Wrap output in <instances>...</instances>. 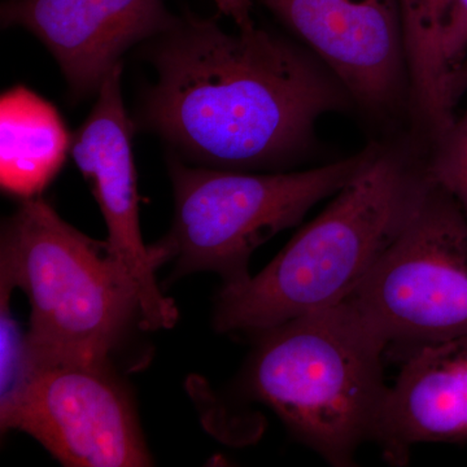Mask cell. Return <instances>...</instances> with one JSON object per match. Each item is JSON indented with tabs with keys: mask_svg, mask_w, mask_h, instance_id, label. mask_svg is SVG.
<instances>
[{
	"mask_svg": "<svg viewBox=\"0 0 467 467\" xmlns=\"http://www.w3.org/2000/svg\"><path fill=\"white\" fill-rule=\"evenodd\" d=\"M72 135L60 113L38 94L15 86L0 98V184L26 201L55 180L70 155Z\"/></svg>",
	"mask_w": 467,
	"mask_h": 467,
	"instance_id": "cell-12",
	"label": "cell"
},
{
	"mask_svg": "<svg viewBox=\"0 0 467 467\" xmlns=\"http://www.w3.org/2000/svg\"><path fill=\"white\" fill-rule=\"evenodd\" d=\"M442 58L451 79V98L454 81L467 57V0H453L442 32ZM456 104V101H454Z\"/></svg>",
	"mask_w": 467,
	"mask_h": 467,
	"instance_id": "cell-16",
	"label": "cell"
},
{
	"mask_svg": "<svg viewBox=\"0 0 467 467\" xmlns=\"http://www.w3.org/2000/svg\"><path fill=\"white\" fill-rule=\"evenodd\" d=\"M378 150L370 146L308 171L267 173L199 167L169 153L174 217L168 235L152 245L160 265L174 260L178 275L214 272L225 285L247 281L254 250L340 192Z\"/></svg>",
	"mask_w": 467,
	"mask_h": 467,
	"instance_id": "cell-5",
	"label": "cell"
},
{
	"mask_svg": "<svg viewBox=\"0 0 467 467\" xmlns=\"http://www.w3.org/2000/svg\"><path fill=\"white\" fill-rule=\"evenodd\" d=\"M218 11L223 16L234 21L236 27H250L254 26L252 18V3L254 0H213Z\"/></svg>",
	"mask_w": 467,
	"mask_h": 467,
	"instance_id": "cell-17",
	"label": "cell"
},
{
	"mask_svg": "<svg viewBox=\"0 0 467 467\" xmlns=\"http://www.w3.org/2000/svg\"><path fill=\"white\" fill-rule=\"evenodd\" d=\"M467 91V57L462 67H461L456 81H454L453 97L454 100L459 101L461 95Z\"/></svg>",
	"mask_w": 467,
	"mask_h": 467,
	"instance_id": "cell-18",
	"label": "cell"
},
{
	"mask_svg": "<svg viewBox=\"0 0 467 467\" xmlns=\"http://www.w3.org/2000/svg\"><path fill=\"white\" fill-rule=\"evenodd\" d=\"M2 276L32 306L27 347L34 368L109 364L134 322L140 291L109 244L69 225L36 196L2 232Z\"/></svg>",
	"mask_w": 467,
	"mask_h": 467,
	"instance_id": "cell-4",
	"label": "cell"
},
{
	"mask_svg": "<svg viewBox=\"0 0 467 467\" xmlns=\"http://www.w3.org/2000/svg\"><path fill=\"white\" fill-rule=\"evenodd\" d=\"M346 301L387 355L467 334V214L429 174L401 232Z\"/></svg>",
	"mask_w": 467,
	"mask_h": 467,
	"instance_id": "cell-6",
	"label": "cell"
},
{
	"mask_svg": "<svg viewBox=\"0 0 467 467\" xmlns=\"http://www.w3.org/2000/svg\"><path fill=\"white\" fill-rule=\"evenodd\" d=\"M377 113L411 101L401 0H256Z\"/></svg>",
	"mask_w": 467,
	"mask_h": 467,
	"instance_id": "cell-8",
	"label": "cell"
},
{
	"mask_svg": "<svg viewBox=\"0 0 467 467\" xmlns=\"http://www.w3.org/2000/svg\"><path fill=\"white\" fill-rule=\"evenodd\" d=\"M248 389L301 441L335 466H350L374 441L389 395L387 346L348 301L260 333Z\"/></svg>",
	"mask_w": 467,
	"mask_h": 467,
	"instance_id": "cell-3",
	"label": "cell"
},
{
	"mask_svg": "<svg viewBox=\"0 0 467 467\" xmlns=\"http://www.w3.org/2000/svg\"><path fill=\"white\" fill-rule=\"evenodd\" d=\"M156 81L137 128L199 167L275 171L309 150L324 117L353 106L342 82L303 45L254 24L178 18L152 39Z\"/></svg>",
	"mask_w": 467,
	"mask_h": 467,
	"instance_id": "cell-1",
	"label": "cell"
},
{
	"mask_svg": "<svg viewBox=\"0 0 467 467\" xmlns=\"http://www.w3.org/2000/svg\"><path fill=\"white\" fill-rule=\"evenodd\" d=\"M122 63L113 67L100 85L90 115L72 135L70 156L99 205L110 252L140 291V326L147 330L171 328L177 322V306L160 291L159 261L140 232L133 153L137 124L122 97Z\"/></svg>",
	"mask_w": 467,
	"mask_h": 467,
	"instance_id": "cell-9",
	"label": "cell"
},
{
	"mask_svg": "<svg viewBox=\"0 0 467 467\" xmlns=\"http://www.w3.org/2000/svg\"><path fill=\"white\" fill-rule=\"evenodd\" d=\"M374 441L404 465L420 442L467 441V334L409 353L389 387Z\"/></svg>",
	"mask_w": 467,
	"mask_h": 467,
	"instance_id": "cell-11",
	"label": "cell"
},
{
	"mask_svg": "<svg viewBox=\"0 0 467 467\" xmlns=\"http://www.w3.org/2000/svg\"><path fill=\"white\" fill-rule=\"evenodd\" d=\"M2 279L0 287V422L16 409L34 374L26 334L21 333L9 308L14 285Z\"/></svg>",
	"mask_w": 467,
	"mask_h": 467,
	"instance_id": "cell-14",
	"label": "cell"
},
{
	"mask_svg": "<svg viewBox=\"0 0 467 467\" xmlns=\"http://www.w3.org/2000/svg\"><path fill=\"white\" fill-rule=\"evenodd\" d=\"M401 5L411 107L436 138L456 119L441 45L453 0H401Z\"/></svg>",
	"mask_w": 467,
	"mask_h": 467,
	"instance_id": "cell-13",
	"label": "cell"
},
{
	"mask_svg": "<svg viewBox=\"0 0 467 467\" xmlns=\"http://www.w3.org/2000/svg\"><path fill=\"white\" fill-rule=\"evenodd\" d=\"M0 18L47 48L70 95L81 100L97 95L126 52L168 32L180 17L164 0H5Z\"/></svg>",
	"mask_w": 467,
	"mask_h": 467,
	"instance_id": "cell-10",
	"label": "cell"
},
{
	"mask_svg": "<svg viewBox=\"0 0 467 467\" xmlns=\"http://www.w3.org/2000/svg\"><path fill=\"white\" fill-rule=\"evenodd\" d=\"M426 181L427 171L379 149L265 269L223 285L214 327L260 334L348 299L401 232Z\"/></svg>",
	"mask_w": 467,
	"mask_h": 467,
	"instance_id": "cell-2",
	"label": "cell"
},
{
	"mask_svg": "<svg viewBox=\"0 0 467 467\" xmlns=\"http://www.w3.org/2000/svg\"><path fill=\"white\" fill-rule=\"evenodd\" d=\"M2 429L33 436L66 466L152 465L129 393L109 364L36 368Z\"/></svg>",
	"mask_w": 467,
	"mask_h": 467,
	"instance_id": "cell-7",
	"label": "cell"
},
{
	"mask_svg": "<svg viewBox=\"0 0 467 467\" xmlns=\"http://www.w3.org/2000/svg\"><path fill=\"white\" fill-rule=\"evenodd\" d=\"M436 140L438 150L427 174L447 190L467 214V109Z\"/></svg>",
	"mask_w": 467,
	"mask_h": 467,
	"instance_id": "cell-15",
	"label": "cell"
}]
</instances>
